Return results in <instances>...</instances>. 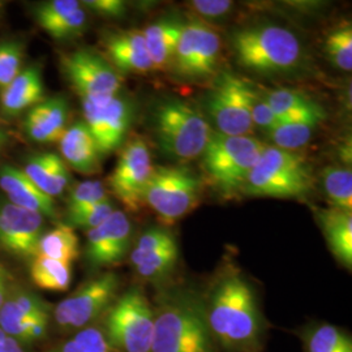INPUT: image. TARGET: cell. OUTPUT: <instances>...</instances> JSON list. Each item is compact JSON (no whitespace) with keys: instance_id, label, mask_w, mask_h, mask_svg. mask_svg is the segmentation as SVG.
<instances>
[{"instance_id":"cell-1","label":"cell","mask_w":352,"mask_h":352,"mask_svg":"<svg viewBox=\"0 0 352 352\" xmlns=\"http://www.w3.org/2000/svg\"><path fill=\"white\" fill-rule=\"evenodd\" d=\"M201 298L219 351H263L266 320L254 289L236 266H223Z\"/></svg>"},{"instance_id":"cell-2","label":"cell","mask_w":352,"mask_h":352,"mask_svg":"<svg viewBox=\"0 0 352 352\" xmlns=\"http://www.w3.org/2000/svg\"><path fill=\"white\" fill-rule=\"evenodd\" d=\"M151 352H221L209 330L201 294L187 286H170L153 305Z\"/></svg>"},{"instance_id":"cell-3","label":"cell","mask_w":352,"mask_h":352,"mask_svg":"<svg viewBox=\"0 0 352 352\" xmlns=\"http://www.w3.org/2000/svg\"><path fill=\"white\" fill-rule=\"evenodd\" d=\"M231 45L238 63L258 74H282L294 69L302 59L298 37L273 24L250 26L234 33Z\"/></svg>"},{"instance_id":"cell-4","label":"cell","mask_w":352,"mask_h":352,"mask_svg":"<svg viewBox=\"0 0 352 352\" xmlns=\"http://www.w3.org/2000/svg\"><path fill=\"white\" fill-rule=\"evenodd\" d=\"M312 187L314 175L304 155L265 145L243 190L260 197L299 199L305 197Z\"/></svg>"},{"instance_id":"cell-5","label":"cell","mask_w":352,"mask_h":352,"mask_svg":"<svg viewBox=\"0 0 352 352\" xmlns=\"http://www.w3.org/2000/svg\"><path fill=\"white\" fill-rule=\"evenodd\" d=\"M264 148L253 136H227L213 131L201 155L208 180L226 196L243 190Z\"/></svg>"},{"instance_id":"cell-6","label":"cell","mask_w":352,"mask_h":352,"mask_svg":"<svg viewBox=\"0 0 352 352\" xmlns=\"http://www.w3.org/2000/svg\"><path fill=\"white\" fill-rule=\"evenodd\" d=\"M154 126L162 151L179 161L201 157L213 133L208 119L180 100L161 103L154 113Z\"/></svg>"},{"instance_id":"cell-7","label":"cell","mask_w":352,"mask_h":352,"mask_svg":"<svg viewBox=\"0 0 352 352\" xmlns=\"http://www.w3.org/2000/svg\"><path fill=\"white\" fill-rule=\"evenodd\" d=\"M102 320V330L116 351L151 352L154 309L139 286L119 295Z\"/></svg>"},{"instance_id":"cell-8","label":"cell","mask_w":352,"mask_h":352,"mask_svg":"<svg viewBox=\"0 0 352 352\" xmlns=\"http://www.w3.org/2000/svg\"><path fill=\"white\" fill-rule=\"evenodd\" d=\"M201 182L188 167L154 166L145 190V204L164 226H171L200 204Z\"/></svg>"},{"instance_id":"cell-9","label":"cell","mask_w":352,"mask_h":352,"mask_svg":"<svg viewBox=\"0 0 352 352\" xmlns=\"http://www.w3.org/2000/svg\"><path fill=\"white\" fill-rule=\"evenodd\" d=\"M120 278L106 272L84 282L52 309L51 318L62 333L74 334L101 320L119 296Z\"/></svg>"},{"instance_id":"cell-10","label":"cell","mask_w":352,"mask_h":352,"mask_svg":"<svg viewBox=\"0 0 352 352\" xmlns=\"http://www.w3.org/2000/svg\"><path fill=\"white\" fill-rule=\"evenodd\" d=\"M254 89L241 77L222 74L217 78L208 110L218 133L227 136H251L252 97Z\"/></svg>"},{"instance_id":"cell-11","label":"cell","mask_w":352,"mask_h":352,"mask_svg":"<svg viewBox=\"0 0 352 352\" xmlns=\"http://www.w3.org/2000/svg\"><path fill=\"white\" fill-rule=\"evenodd\" d=\"M64 75L81 100L100 101L118 96L123 77L101 55L90 50H77L62 55Z\"/></svg>"},{"instance_id":"cell-12","label":"cell","mask_w":352,"mask_h":352,"mask_svg":"<svg viewBox=\"0 0 352 352\" xmlns=\"http://www.w3.org/2000/svg\"><path fill=\"white\" fill-rule=\"evenodd\" d=\"M151 153L146 142L132 139L120 153L119 161L109 177L115 197L128 212H139L145 204V190L153 174Z\"/></svg>"},{"instance_id":"cell-13","label":"cell","mask_w":352,"mask_h":352,"mask_svg":"<svg viewBox=\"0 0 352 352\" xmlns=\"http://www.w3.org/2000/svg\"><path fill=\"white\" fill-rule=\"evenodd\" d=\"M219 52V34L201 21H190L183 25L173 65L177 75L189 80L209 77L217 68Z\"/></svg>"},{"instance_id":"cell-14","label":"cell","mask_w":352,"mask_h":352,"mask_svg":"<svg viewBox=\"0 0 352 352\" xmlns=\"http://www.w3.org/2000/svg\"><path fill=\"white\" fill-rule=\"evenodd\" d=\"M82 101L84 123L96 140L101 155L115 151L126 138L132 122V106L126 98L115 96L111 98Z\"/></svg>"},{"instance_id":"cell-15","label":"cell","mask_w":352,"mask_h":352,"mask_svg":"<svg viewBox=\"0 0 352 352\" xmlns=\"http://www.w3.org/2000/svg\"><path fill=\"white\" fill-rule=\"evenodd\" d=\"M179 256L177 241L168 230L151 228L136 241L129 260L142 280L161 283L174 272Z\"/></svg>"},{"instance_id":"cell-16","label":"cell","mask_w":352,"mask_h":352,"mask_svg":"<svg viewBox=\"0 0 352 352\" xmlns=\"http://www.w3.org/2000/svg\"><path fill=\"white\" fill-rule=\"evenodd\" d=\"M132 223L126 212L113 210L98 227L89 230L85 256L93 267H109L122 263L131 248Z\"/></svg>"},{"instance_id":"cell-17","label":"cell","mask_w":352,"mask_h":352,"mask_svg":"<svg viewBox=\"0 0 352 352\" xmlns=\"http://www.w3.org/2000/svg\"><path fill=\"white\" fill-rule=\"evenodd\" d=\"M45 217L11 202L0 205V248L21 258L36 257Z\"/></svg>"},{"instance_id":"cell-18","label":"cell","mask_w":352,"mask_h":352,"mask_svg":"<svg viewBox=\"0 0 352 352\" xmlns=\"http://www.w3.org/2000/svg\"><path fill=\"white\" fill-rule=\"evenodd\" d=\"M0 189L7 196L8 202L13 205L36 212L45 218H58V208L55 200L38 188L23 170H19L13 166H1Z\"/></svg>"},{"instance_id":"cell-19","label":"cell","mask_w":352,"mask_h":352,"mask_svg":"<svg viewBox=\"0 0 352 352\" xmlns=\"http://www.w3.org/2000/svg\"><path fill=\"white\" fill-rule=\"evenodd\" d=\"M111 65L120 74L145 75L154 71L142 30H124L106 38Z\"/></svg>"},{"instance_id":"cell-20","label":"cell","mask_w":352,"mask_h":352,"mask_svg":"<svg viewBox=\"0 0 352 352\" xmlns=\"http://www.w3.org/2000/svg\"><path fill=\"white\" fill-rule=\"evenodd\" d=\"M68 103L64 97L43 100L29 110L26 115V135L38 144L59 142L68 120Z\"/></svg>"},{"instance_id":"cell-21","label":"cell","mask_w":352,"mask_h":352,"mask_svg":"<svg viewBox=\"0 0 352 352\" xmlns=\"http://www.w3.org/2000/svg\"><path fill=\"white\" fill-rule=\"evenodd\" d=\"M59 148L65 164L81 174H94L100 170L101 153L85 123L68 126L59 140Z\"/></svg>"},{"instance_id":"cell-22","label":"cell","mask_w":352,"mask_h":352,"mask_svg":"<svg viewBox=\"0 0 352 352\" xmlns=\"http://www.w3.org/2000/svg\"><path fill=\"white\" fill-rule=\"evenodd\" d=\"M45 100V87L38 67H28L0 91V110L6 116H17Z\"/></svg>"},{"instance_id":"cell-23","label":"cell","mask_w":352,"mask_h":352,"mask_svg":"<svg viewBox=\"0 0 352 352\" xmlns=\"http://www.w3.org/2000/svg\"><path fill=\"white\" fill-rule=\"evenodd\" d=\"M316 218L322 230L327 247L336 260L351 270L352 266V215L351 212L334 208L318 209Z\"/></svg>"},{"instance_id":"cell-24","label":"cell","mask_w":352,"mask_h":352,"mask_svg":"<svg viewBox=\"0 0 352 352\" xmlns=\"http://www.w3.org/2000/svg\"><path fill=\"white\" fill-rule=\"evenodd\" d=\"M23 171L51 199L62 196L71 180L67 164L54 153H45L30 158Z\"/></svg>"},{"instance_id":"cell-25","label":"cell","mask_w":352,"mask_h":352,"mask_svg":"<svg viewBox=\"0 0 352 352\" xmlns=\"http://www.w3.org/2000/svg\"><path fill=\"white\" fill-rule=\"evenodd\" d=\"M265 97L273 113L277 115L279 123H287L302 119L325 120L327 118L324 109L302 91L279 89L265 94Z\"/></svg>"},{"instance_id":"cell-26","label":"cell","mask_w":352,"mask_h":352,"mask_svg":"<svg viewBox=\"0 0 352 352\" xmlns=\"http://www.w3.org/2000/svg\"><path fill=\"white\" fill-rule=\"evenodd\" d=\"M182 23L175 20H158L142 30L145 45L154 69H164L173 63L176 45L183 30Z\"/></svg>"},{"instance_id":"cell-27","label":"cell","mask_w":352,"mask_h":352,"mask_svg":"<svg viewBox=\"0 0 352 352\" xmlns=\"http://www.w3.org/2000/svg\"><path fill=\"white\" fill-rule=\"evenodd\" d=\"M304 352H352L350 334L327 322H311L298 330Z\"/></svg>"},{"instance_id":"cell-28","label":"cell","mask_w":352,"mask_h":352,"mask_svg":"<svg viewBox=\"0 0 352 352\" xmlns=\"http://www.w3.org/2000/svg\"><path fill=\"white\" fill-rule=\"evenodd\" d=\"M36 256L72 264L80 256V244L75 228L68 225H58L43 232L38 240Z\"/></svg>"},{"instance_id":"cell-29","label":"cell","mask_w":352,"mask_h":352,"mask_svg":"<svg viewBox=\"0 0 352 352\" xmlns=\"http://www.w3.org/2000/svg\"><path fill=\"white\" fill-rule=\"evenodd\" d=\"M30 277L39 289L63 292L72 282V264L36 256L30 265Z\"/></svg>"},{"instance_id":"cell-30","label":"cell","mask_w":352,"mask_h":352,"mask_svg":"<svg viewBox=\"0 0 352 352\" xmlns=\"http://www.w3.org/2000/svg\"><path fill=\"white\" fill-rule=\"evenodd\" d=\"M322 122L324 120L318 119H302L279 123L274 129L267 132V136L273 142L272 146L283 151H298L312 140L317 128Z\"/></svg>"},{"instance_id":"cell-31","label":"cell","mask_w":352,"mask_h":352,"mask_svg":"<svg viewBox=\"0 0 352 352\" xmlns=\"http://www.w3.org/2000/svg\"><path fill=\"white\" fill-rule=\"evenodd\" d=\"M322 186L334 209L351 212L352 174L350 168L327 167L322 173Z\"/></svg>"},{"instance_id":"cell-32","label":"cell","mask_w":352,"mask_h":352,"mask_svg":"<svg viewBox=\"0 0 352 352\" xmlns=\"http://www.w3.org/2000/svg\"><path fill=\"white\" fill-rule=\"evenodd\" d=\"M46 352H118L106 338L101 325L94 324L74 333Z\"/></svg>"},{"instance_id":"cell-33","label":"cell","mask_w":352,"mask_h":352,"mask_svg":"<svg viewBox=\"0 0 352 352\" xmlns=\"http://www.w3.org/2000/svg\"><path fill=\"white\" fill-rule=\"evenodd\" d=\"M107 200H110L109 193L107 189L102 184V182L85 180L76 184L75 187L69 190L67 199L68 213L80 212Z\"/></svg>"},{"instance_id":"cell-34","label":"cell","mask_w":352,"mask_h":352,"mask_svg":"<svg viewBox=\"0 0 352 352\" xmlns=\"http://www.w3.org/2000/svg\"><path fill=\"white\" fill-rule=\"evenodd\" d=\"M325 50L330 62L342 71L352 69V29L342 26L330 33L325 42Z\"/></svg>"},{"instance_id":"cell-35","label":"cell","mask_w":352,"mask_h":352,"mask_svg":"<svg viewBox=\"0 0 352 352\" xmlns=\"http://www.w3.org/2000/svg\"><path fill=\"white\" fill-rule=\"evenodd\" d=\"M24 49L21 43L6 41L0 43V91L7 88L23 71Z\"/></svg>"},{"instance_id":"cell-36","label":"cell","mask_w":352,"mask_h":352,"mask_svg":"<svg viewBox=\"0 0 352 352\" xmlns=\"http://www.w3.org/2000/svg\"><path fill=\"white\" fill-rule=\"evenodd\" d=\"M81 7V3L77 0H51L38 7L36 19L39 26L46 30L47 28L55 25L65 17L71 16Z\"/></svg>"},{"instance_id":"cell-37","label":"cell","mask_w":352,"mask_h":352,"mask_svg":"<svg viewBox=\"0 0 352 352\" xmlns=\"http://www.w3.org/2000/svg\"><path fill=\"white\" fill-rule=\"evenodd\" d=\"M113 205L110 200L97 204L94 206H90L88 209L68 213V226L75 228H85V230H93L96 227L102 225L111 214H113Z\"/></svg>"},{"instance_id":"cell-38","label":"cell","mask_w":352,"mask_h":352,"mask_svg":"<svg viewBox=\"0 0 352 352\" xmlns=\"http://www.w3.org/2000/svg\"><path fill=\"white\" fill-rule=\"evenodd\" d=\"M87 24H88V16L84 11V8L81 7L80 10H77L71 16L65 17L62 21L47 28L45 32H47L54 39L65 41V39L78 37L80 34H82L84 30L87 29Z\"/></svg>"},{"instance_id":"cell-39","label":"cell","mask_w":352,"mask_h":352,"mask_svg":"<svg viewBox=\"0 0 352 352\" xmlns=\"http://www.w3.org/2000/svg\"><path fill=\"white\" fill-rule=\"evenodd\" d=\"M251 115L253 126L264 129L266 133L279 124V119L269 106L265 94H261L256 90L253 91L252 97Z\"/></svg>"},{"instance_id":"cell-40","label":"cell","mask_w":352,"mask_h":352,"mask_svg":"<svg viewBox=\"0 0 352 352\" xmlns=\"http://www.w3.org/2000/svg\"><path fill=\"white\" fill-rule=\"evenodd\" d=\"M234 3L230 0H196L190 3V8L200 16L208 19H219L231 11Z\"/></svg>"},{"instance_id":"cell-41","label":"cell","mask_w":352,"mask_h":352,"mask_svg":"<svg viewBox=\"0 0 352 352\" xmlns=\"http://www.w3.org/2000/svg\"><path fill=\"white\" fill-rule=\"evenodd\" d=\"M81 4L93 12L110 19L123 17L126 10V3L122 0H85Z\"/></svg>"},{"instance_id":"cell-42","label":"cell","mask_w":352,"mask_h":352,"mask_svg":"<svg viewBox=\"0 0 352 352\" xmlns=\"http://www.w3.org/2000/svg\"><path fill=\"white\" fill-rule=\"evenodd\" d=\"M12 289V274L6 267V265L0 263V308Z\"/></svg>"},{"instance_id":"cell-43","label":"cell","mask_w":352,"mask_h":352,"mask_svg":"<svg viewBox=\"0 0 352 352\" xmlns=\"http://www.w3.org/2000/svg\"><path fill=\"white\" fill-rule=\"evenodd\" d=\"M0 352H28L25 347L0 329Z\"/></svg>"},{"instance_id":"cell-44","label":"cell","mask_w":352,"mask_h":352,"mask_svg":"<svg viewBox=\"0 0 352 352\" xmlns=\"http://www.w3.org/2000/svg\"><path fill=\"white\" fill-rule=\"evenodd\" d=\"M7 140H8L7 129H6V126H3V123L0 122V151L4 148V145L7 144Z\"/></svg>"},{"instance_id":"cell-45","label":"cell","mask_w":352,"mask_h":352,"mask_svg":"<svg viewBox=\"0 0 352 352\" xmlns=\"http://www.w3.org/2000/svg\"><path fill=\"white\" fill-rule=\"evenodd\" d=\"M1 10H3V3H0V16H1Z\"/></svg>"}]
</instances>
